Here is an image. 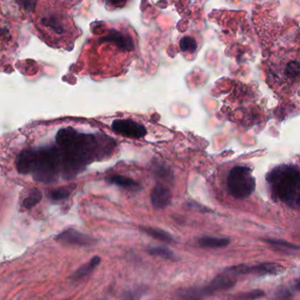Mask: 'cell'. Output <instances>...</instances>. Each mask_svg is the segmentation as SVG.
I'll use <instances>...</instances> for the list:
<instances>
[{"mask_svg": "<svg viewBox=\"0 0 300 300\" xmlns=\"http://www.w3.org/2000/svg\"><path fill=\"white\" fill-rule=\"evenodd\" d=\"M71 192V187H63V188H59L56 190H50L48 192L49 198L54 201H61L70 196Z\"/></svg>", "mask_w": 300, "mask_h": 300, "instance_id": "obj_15", "label": "cell"}, {"mask_svg": "<svg viewBox=\"0 0 300 300\" xmlns=\"http://www.w3.org/2000/svg\"><path fill=\"white\" fill-rule=\"evenodd\" d=\"M256 187L252 169L246 166L233 167L227 177V189L233 198L243 200L254 192Z\"/></svg>", "mask_w": 300, "mask_h": 300, "instance_id": "obj_2", "label": "cell"}, {"mask_svg": "<svg viewBox=\"0 0 300 300\" xmlns=\"http://www.w3.org/2000/svg\"><path fill=\"white\" fill-rule=\"evenodd\" d=\"M180 49L183 52L194 53L198 49V43L191 36H184L180 41Z\"/></svg>", "mask_w": 300, "mask_h": 300, "instance_id": "obj_17", "label": "cell"}, {"mask_svg": "<svg viewBox=\"0 0 300 300\" xmlns=\"http://www.w3.org/2000/svg\"><path fill=\"white\" fill-rule=\"evenodd\" d=\"M100 257L96 256L93 257L90 261L87 262L86 264L82 265L79 269H77L74 274L71 276L72 280H79L83 277H87L90 273L93 272L95 270V268L97 266H99L100 263Z\"/></svg>", "mask_w": 300, "mask_h": 300, "instance_id": "obj_11", "label": "cell"}, {"mask_svg": "<svg viewBox=\"0 0 300 300\" xmlns=\"http://www.w3.org/2000/svg\"><path fill=\"white\" fill-rule=\"evenodd\" d=\"M140 294L141 293L139 291H136V292H131L127 294L126 296L124 297L123 300H139L140 298Z\"/></svg>", "mask_w": 300, "mask_h": 300, "instance_id": "obj_21", "label": "cell"}, {"mask_svg": "<svg viewBox=\"0 0 300 300\" xmlns=\"http://www.w3.org/2000/svg\"><path fill=\"white\" fill-rule=\"evenodd\" d=\"M172 201V193L165 186L157 185L150 192V202L157 209H164L170 205Z\"/></svg>", "mask_w": 300, "mask_h": 300, "instance_id": "obj_7", "label": "cell"}, {"mask_svg": "<svg viewBox=\"0 0 300 300\" xmlns=\"http://www.w3.org/2000/svg\"><path fill=\"white\" fill-rule=\"evenodd\" d=\"M263 295H264V292L263 291L255 290V291H253V292L242 293V294L237 297V299L238 300H254L260 299Z\"/></svg>", "mask_w": 300, "mask_h": 300, "instance_id": "obj_20", "label": "cell"}, {"mask_svg": "<svg viewBox=\"0 0 300 300\" xmlns=\"http://www.w3.org/2000/svg\"><path fill=\"white\" fill-rule=\"evenodd\" d=\"M106 181L110 184L118 186L131 191H138L141 189L139 182H135L133 179L123 175H110L106 179Z\"/></svg>", "mask_w": 300, "mask_h": 300, "instance_id": "obj_9", "label": "cell"}, {"mask_svg": "<svg viewBox=\"0 0 300 300\" xmlns=\"http://www.w3.org/2000/svg\"><path fill=\"white\" fill-rule=\"evenodd\" d=\"M113 131L129 139H139L146 137L147 131L144 125L131 119H117L112 123Z\"/></svg>", "mask_w": 300, "mask_h": 300, "instance_id": "obj_4", "label": "cell"}, {"mask_svg": "<svg viewBox=\"0 0 300 300\" xmlns=\"http://www.w3.org/2000/svg\"><path fill=\"white\" fill-rule=\"evenodd\" d=\"M55 240L63 244L80 246V247L90 246L95 242L94 238L85 233H80L75 229H67L63 231L56 236Z\"/></svg>", "mask_w": 300, "mask_h": 300, "instance_id": "obj_6", "label": "cell"}, {"mask_svg": "<svg viewBox=\"0 0 300 300\" xmlns=\"http://www.w3.org/2000/svg\"><path fill=\"white\" fill-rule=\"evenodd\" d=\"M234 285H235V280H233L232 277L227 275H221L211 281L204 288L199 289V290H189V291L191 294H193L194 296L201 298V296H208L217 292L228 290L232 288Z\"/></svg>", "mask_w": 300, "mask_h": 300, "instance_id": "obj_5", "label": "cell"}, {"mask_svg": "<svg viewBox=\"0 0 300 300\" xmlns=\"http://www.w3.org/2000/svg\"><path fill=\"white\" fill-rule=\"evenodd\" d=\"M269 190L275 200L299 209L300 204V174L295 165H281L267 175Z\"/></svg>", "mask_w": 300, "mask_h": 300, "instance_id": "obj_1", "label": "cell"}, {"mask_svg": "<svg viewBox=\"0 0 300 300\" xmlns=\"http://www.w3.org/2000/svg\"><path fill=\"white\" fill-rule=\"evenodd\" d=\"M294 298V293L293 290L281 286L277 288V291L273 295L272 300H293Z\"/></svg>", "mask_w": 300, "mask_h": 300, "instance_id": "obj_19", "label": "cell"}, {"mask_svg": "<svg viewBox=\"0 0 300 300\" xmlns=\"http://www.w3.org/2000/svg\"><path fill=\"white\" fill-rule=\"evenodd\" d=\"M101 41L107 43H114L115 45H117V47L122 50H132L134 49V44L131 37L125 36L123 33L116 30H111L110 33L107 36L103 37Z\"/></svg>", "mask_w": 300, "mask_h": 300, "instance_id": "obj_8", "label": "cell"}, {"mask_svg": "<svg viewBox=\"0 0 300 300\" xmlns=\"http://www.w3.org/2000/svg\"><path fill=\"white\" fill-rule=\"evenodd\" d=\"M285 268L282 265L275 262H265L254 266L240 265L236 267L230 268L228 272L237 274V275H246V274H254L258 276H269V275H278L284 271Z\"/></svg>", "mask_w": 300, "mask_h": 300, "instance_id": "obj_3", "label": "cell"}, {"mask_svg": "<svg viewBox=\"0 0 300 300\" xmlns=\"http://www.w3.org/2000/svg\"><path fill=\"white\" fill-rule=\"evenodd\" d=\"M265 242H267L269 245L274 246L277 249H286V251L288 250H296L298 251L300 249L299 246L293 244L288 241H282V240H277V239H266L264 240Z\"/></svg>", "mask_w": 300, "mask_h": 300, "instance_id": "obj_16", "label": "cell"}, {"mask_svg": "<svg viewBox=\"0 0 300 300\" xmlns=\"http://www.w3.org/2000/svg\"><path fill=\"white\" fill-rule=\"evenodd\" d=\"M148 253L153 256H159L165 259H171L174 256V253L166 247H155L148 249Z\"/></svg>", "mask_w": 300, "mask_h": 300, "instance_id": "obj_18", "label": "cell"}, {"mask_svg": "<svg viewBox=\"0 0 300 300\" xmlns=\"http://www.w3.org/2000/svg\"><path fill=\"white\" fill-rule=\"evenodd\" d=\"M42 22L44 27L51 28L52 31L55 32L57 35H62L64 32L62 21L59 19H57V17L55 16L50 14L47 17H44L42 20Z\"/></svg>", "mask_w": 300, "mask_h": 300, "instance_id": "obj_13", "label": "cell"}, {"mask_svg": "<svg viewBox=\"0 0 300 300\" xmlns=\"http://www.w3.org/2000/svg\"><path fill=\"white\" fill-rule=\"evenodd\" d=\"M139 229L140 231H142L143 233H147V235H149L150 237L154 238L158 241H162V242L172 243L174 241L172 235L164 230L149 227V226H140Z\"/></svg>", "mask_w": 300, "mask_h": 300, "instance_id": "obj_12", "label": "cell"}, {"mask_svg": "<svg viewBox=\"0 0 300 300\" xmlns=\"http://www.w3.org/2000/svg\"><path fill=\"white\" fill-rule=\"evenodd\" d=\"M230 244L228 238L209 237L204 236L198 240V245L203 249H221Z\"/></svg>", "mask_w": 300, "mask_h": 300, "instance_id": "obj_10", "label": "cell"}, {"mask_svg": "<svg viewBox=\"0 0 300 300\" xmlns=\"http://www.w3.org/2000/svg\"><path fill=\"white\" fill-rule=\"evenodd\" d=\"M43 198V195L38 190H33L29 192L28 197L24 199L23 206L25 209H31L34 206L38 204Z\"/></svg>", "mask_w": 300, "mask_h": 300, "instance_id": "obj_14", "label": "cell"}]
</instances>
